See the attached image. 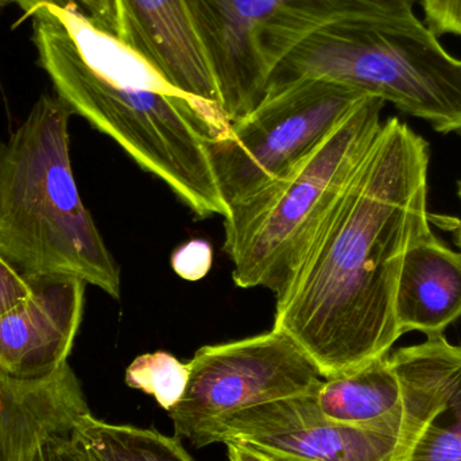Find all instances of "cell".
Returning a JSON list of instances; mask_svg holds the SVG:
<instances>
[{
	"mask_svg": "<svg viewBox=\"0 0 461 461\" xmlns=\"http://www.w3.org/2000/svg\"><path fill=\"white\" fill-rule=\"evenodd\" d=\"M427 140L398 118L382 124L346 191L276 294L274 330L322 378L386 357L401 338L395 293L406 249L430 226Z\"/></svg>",
	"mask_w": 461,
	"mask_h": 461,
	"instance_id": "6da1fadb",
	"label": "cell"
},
{
	"mask_svg": "<svg viewBox=\"0 0 461 461\" xmlns=\"http://www.w3.org/2000/svg\"><path fill=\"white\" fill-rule=\"evenodd\" d=\"M32 18L38 64L72 113L115 140L197 218H226L208 153V143L229 135L223 108L176 88L76 5H42Z\"/></svg>",
	"mask_w": 461,
	"mask_h": 461,
	"instance_id": "7a4b0ae2",
	"label": "cell"
},
{
	"mask_svg": "<svg viewBox=\"0 0 461 461\" xmlns=\"http://www.w3.org/2000/svg\"><path fill=\"white\" fill-rule=\"evenodd\" d=\"M72 115L59 96L43 95L0 143V257L22 276H77L119 298L121 270L73 176Z\"/></svg>",
	"mask_w": 461,
	"mask_h": 461,
	"instance_id": "3957f363",
	"label": "cell"
},
{
	"mask_svg": "<svg viewBox=\"0 0 461 461\" xmlns=\"http://www.w3.org/2000/svg\"><path fill=\"white\" fill-rule=\"evenodd\" d=\"M303 78L379 97L441 134L461 132V59L416 14L313 30L279 59L267 88Z\"/></svg>",
	"mask_w": 461,
	"mask_h": 461,
	"instance_id": "277c9868",
	"label": "cell"
},
{
	"mask_svg": "<svg viewBox=\"0 0 461 461\" xmlns=\"http://www.w3.org/2000/svg\"><path fill=\"white\" fill-rule=\"evenodd\" d=\"M384 104L366 96L289 172L230 205L223 249L236 286L281 292L381 131Z\"/></svg>",
	"mask_w": 461,
	"mask_h": 461,
	"instance_id": "5b68a950",
	"label": "cell"
},
{
	"mask_svg": "<svg viewBox=\"0 0 461 461\" xmlns=\"http://www.w3.org/2000/svg\"><path fill=\"white\" fill-rule=\"evenodd\" d=\"M417 0H186L230 123L265 96L279 59L309 32L413 15Z\"/></svg>",
	"mask_w": 461,
	"mask_h": 461,
	"instance_id": "8992f818",
	"label": "cell"
},
{
	"mask_svg": "<svg viewBox=\"0 0 461 461\" xmlns=\"http://www.w3.org/2000/svg\"><path fill=\"white\" fill-rule=\"evenodd\" d=\"M367 95L324 80L266 89L229 135L208 143L216 185L227 207L289 172L313 151Z\"/></svg>",
	"mask_w": 461,
	"mask_h": 461,
	"instance_id": "52a82bcc",
	"label": "cell"
},
{
	"mask_svg": "<svg viewBox=\"0 0 461 461\" xmlns=\"http://www.w3.org/2000/svg\"><path fill=\"white\" fill-rule=\"evenodd\" d=\"M183 398L167 411L177 438L196 448L219 443L239 411L262 403L314 394L322 378L313 360L281 330L197 349Z\"/></svg>",
	"mask_w": 461,
	"mask_h": 461,
	"instance_id": "ba28073f",
	"label": "cell"
},
{
	"mask_svg": "<svg viewBox=\"0 0 461 461\" xmlns=\"http://www.w3.org/2000/svg\"><path fill=\"white\" fill-rule=\"evenodd\" d=\"M316 393L239 411L224 425L219 443L249 444L290 461L394 460L403 416L379 424H341L320 411Z\"/></svg>",
	"mask_w": 461,
	"mask_h": 461,
	"instance_id": "9c48e42d",
	"label": "cell"
},
{
	"mask_svg": "<svg viewBox=\"0 0 461 461\" xmlns=\"http://www.w3.org/2000/svg\"><path fill=\"white\" fill-rule=\"evenodd\" d=\"M389 357L403 397L402 436L393 461H461V346L443 333Z\"/></svg>",
	"mask_w": 461,
	"mask_h": 461,
	"instance_id": "30bf717a",
	"label": "cell"
},
{
	"mask_svg": "<svg viewBox=\"0 0 461 461\" xmlns=\"http://www.w3.org/2000/svg\"><path fill=\"white\" fill-rule=\"evenodd\" d=\"M24 278L29 297L0 316V370L14 378H43L68 363L83 321L86 282L64 274Z\"/></svg>",
	"mask_w": 461,
	"mask_h": 461,
	"instance_id": "8fae6325",
	"label": "cell"
},
{
	"mask_svg": "<svg viewBox=\"0 0 461 461\" xmlns=\"http://www.w3.org/2000/svg\"><path fill=\"white\" fill-rule=\"evenodd\" d=\"M115 3L118 37L123 42L184 94L221 107L212 69L186 0Z\"/></svg>",
	"mask_w": 461,
	"mask_h": 461,
	"instance_id": "7c38bea8",
	"label": "cell"
},
{
	"mask_svg": "<svg viewBox=\"0 0 461 461\" xmlns=\"http://www.w3.org/2000/svg\"><path fill=\"white\" fill-rule=\"evenodd\" d=\"M89 411L69 363L37 379L14 378L0 370V461H38L49 438L72 432Z\"/></svg>",
	"mask_w": 461,
	"mask_h": 461,
	"instance_id": "4fadbf2b",
	"label": "cell"
},
{
	"mask_svg": "<svg viewBox=\"0 0 461 461\" xmlns=\"http://www.w3.org/2000/svg\"><path fill=\"white\" fill-rule=\"evenodd\" d=\"M401 335H443L461 317V252L449 249L432 229L419 233L406 249L395 293Z\"/></svg>",
	"mask_w": 461,
	"mask_h": 461,
	"instance_id": "5bb4252c",
	"label": "cell"
},
{
	"mask_svg": "<svg viewBox=\"0 0 461 461\" xmlns=\"http://www.w3.org/2000/svg\"><path fill=\"white\" fill-rule=\"evenodd\" d=\"M314 398L327 419L341 424H379L403 416L402 387L389 355L355 373L324 379Z\"/></svg>",
	"mask_w": 461,
	"mask_h": 461,
	"instance_id": "9a60e30c",
	"label": "cell"
},
{
	"mask_svg": "<svg viewBox=\"0 0 461 461\" xmlns=\"http://www.w3.org/2000/svg\"><path fill=\"white\" fill-rule=\"evenodd\" d=\"M72 436L88 461H194L177 436L108 424L91 411L76 421Z\"/></svg>",
	"mask_w": 461,
	"mask_h": 461,
	"instance_id": "2e32d148",
	"label": "cell"
},
{
	"mask_svg": "<svg viewBox=\"0 0 461 461\" xmlns=\"http://www.w3.org/2000/svg\"><path fill=\"white\" fill-rule=\"evenodd\" d=\"M188 378V363H183L165 351L135 357L126 371V384L131 389L156 398L167 411H172L183 398Z\"/></svg>",
	"mask_w": 461,
	"mask_h": 461,
	"instance_id": "e0dca14e",
	"label": "cell"
},
{
	"mask_svg": "<svg viewBox=\"0 0 461 461\" xmlns=\"http://www.w3.org/2000/svg\"><path fill=\"white\" fill-rule=\"evenodd\" d=\"M23 11L19 23L32 18L38 7L42 5H56L65 7L76 5L94 23L105 32L119 35V16L115 0H14Z\"/></svg>",
	"mask_w": 461,
	"mask_h": 461,
	"instance_id": "ac0fdd59",
	"label": "cell"
},
{
	"mask_svg": "<svg viewBox=\"0 0 461 461\" xmlns=\"http://www.w3.org/2000/svg\"><path fill=\"white\" fill-rule=\"evenodd\" d=\"M212 260V246L204 239H192L175 249L172 267L181 278L196 282L210 273Z\"/></svg>",
	"mask_w": 461,
	"mask_h": 461,
	"instance_id": "d6986e66",
	"label": "cell"
},
{
	"mask_svg": "<svg viewBox=\"0 0 461 461\" xmlns=\"http://www.w3.org/2000/svg\"><path fill=\"white\" fill-rule=\"evenodd\" d=\"M428 27L436 35L461 37V0H420Z\"/></svg>",
	"mask_w": 461,
	"mask_h": 461,
	"instance_id": "ffe728a7",
	"label": "cell"
},
{
	"mask_svg": "<svg viewBox=\"0 0 461 461\" xmlns=\"http://www.w3.org/2000/svg\"><path fill=\"white\" fill-rule=\"evenodd\" d=\"M30 293L27 279L0 257V316L26 300Z\"/></svg>",
	"mask_w": 461,
	"mask_h": 461,
	"instance_id": "44dd1931",
	"label": "cell"
},
{
	"mask_svg": "<svg viewBox=\"0 0 461 461\" xmlns=\"http://www.w3.org/2000/svg\"><path fill=\"white\" fill-rule=\"evenodd\" d=\"M72 432L57 433L49 438L41 447L38 461H88L78 448Z\"/></svg>",
	"mask_w": 461,
	"mask_h": 461,
	"instance_id": "7402d4cb",
	"label": "cell"
},
{
	"mask_svg": "<svg viewBox=\"0 0 461 461\" xmlns=\"http://www.w3.org/2000/svg\"><path fill=\"white\" fill-rule=\"evenodd\" d=\"M226 446L230 461H290L260 451V449L255 448L254 446H249V444L229 441Z\"/></svg>",
	"mask_w": 461,
	"mask_h": 461,
	"instance_id": "603a6c76",
	"label": "cell"
},
{
	"mask_svg": "<svg viewBox=\"0 0 461 461\" xmlns=\"http://www.w3.org/2000/svg\"><path fill=\"white\" fill-rule=\"evenodd\" d=\"M459 197L461 199V181L459 183ZM456 243H457V246H459L461 249V221H460L459 227H457V230H456Z\"/></svg>",
	"mask_w": 461,
	"mask_h": 461,
	"instance_id": "cb8c5ba5",
	"label": "cell"
},
{
	"mask_svg": "<svg viewBox=\"0 0 461 461\" xmlns=\"http://www.w3.org/2000/svg\"><path fill=\"white\" fill-rule=\"evenodd\" d=\"M11 3H15L14 0H0V10L2 8L7 7L8 5H11Z\"/></svg>",
	"mask_w": 461,
	"mask_h": 461,
	"instance_id": "d4e9b609",
	"label": "cell"
}]
</instances>
